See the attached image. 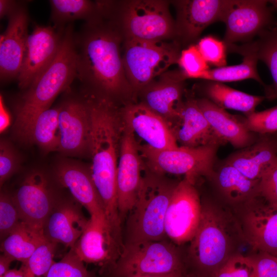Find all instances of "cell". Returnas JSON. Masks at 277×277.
Masks as SVG:
<instances>
[{"instance_id":"obj_1","label":"cell","mask_w":277,"mask_h":277,"mask_svg":"<svg viewBox=\"0 0 277 277\" xmlns=\"http://www.w3.org/2000/svg\"><path fill=\"white\" fill-rule=\"evenodd\" d=\"M113 18L110 13L87 22L74 35L76 77L87 90L112 100L133 91L120 53L122 35Z\"/></svg>"},{"instance_id":"obj_2","label":"cell","mask_w":277,"mask_h":277,"mask_svg":"<svg viewBox=\"0 0 277 277\" xmlns=\"http://www.w3.org/2000/svg\"><path fill=\"white\" fill-rule=\"evenodd\" d=\"M84 96L91 118L90 172L111 230L120 238L122 221L117 202L116 175L124 127L121 110L113 100L106 96L87 91Z\"/></svg>"},{"instance_id":"obj_3","label":"cell","mask_w":277,"mask_h":277,"mask_svg":"<svg viewBox=\"0 0 277 277\" xmlns=\"http://www.w3.org/2000/svg\"><path fill=\"white\" fill-rule=\"evenodd\" d=\"M202 202L197 230L190 242L185 269L202 277H213L236 250L239 240H244L238 220L217 203Z\"/></svg>"},{"instance_id":"obj_4","label":"cell","mask_w":277,"mask_h":277,"mask_svg":"<svg viewBox=\"0 0 277 277\" xmlns=\"http://www.w3.org/2000/svg\"><path fill=\"white\" fill-rule=\"evenodd\" d=\"M74 33L71 24L65 28L59 52L52 64L20 96L13 125L16 136L24 143L31 124L50 108L56 97L68 89L77 75Z\"/></svg>"},{"instance_id":"obj_5","label":"cell","mask_w":277,"mask_h":277,"mask_svg":"<svg viewBox=\"0 0 277 277\" xmlns=\"http://www.w3.org/2000/svg\"><path fill=\"white\" fill-rule=\"evenodd\" d=\"M164 175L148 170L142 176L135 204L128 214L124 246L168 239L165 216L179 182Z\"/></svg>"},{"instance_id":"obj_6","label":"cell","mask_w":277,"mask_h":277,"mask_svg":"<svg viewBox=\"0 0 277 277\" xmlns=\"http://www.w3.org/2000/svg\"><path fill=\"white\" fill-rule=\"evenodd\" d=\"M185 259L179 246L168 239L124 246L112 267V277L164 274L183 271Z\"/></svg>"},{"instance_id":"obj_7","label":"cell","mask_w":277,"mask_h":277,"mask_svg":"<svg viewBox=\"0 0 277 277\" xmlns=\"http://www.w3.org/2000/svg\"><path fill=\"white\" fill-rule=\"evenodd\" d=\"M181 52L176 43L125 39L122 59L133 91H141L177 64Z\"/></svg>"},{"instance_id":"obj_8","label":"cell","mask_w":277,"mask_h":277,"mask_svg":"<svg viewBox=\"0 0 277 277\" xmlns=\"http://www.w3.org/2000/svg\"><path fill=\"white\" fill-rule=\"evenodd\" d=\"M219 146L205 145L196 147L178 146L161 151L139 149L148 170L161 174L184 175L195 184L196 179L212 175Z\"/></svg>"},{"instance_id":"obj_9","label":"cell","mask_w":277,"mask_h":277,"mask_svg":"<svg viewBox=\"0 0 277 277\" xmlns=\"http://www.w3.org/2000/svg\"><path fill=\"white\" fill-rule=\"evenodd\" d=\"M121 25L125 39L165 41L175 36V23L166 1L126 2L121 15Z\"/></svg>"},{"instance_id":"obj_10","label":"cell","mask_w":277,"mask_h":277,"mask_svg":"<svg viewBox=\"0 0 277 277\" xmlns=\"http://www.w3.org/2000/svg\"><path fill=\"white\" fill-rule=\"evenodd\" d=\"M201 213L202 202L195 184L184 177L175 187L166 211L167 239L179 246L190 242L198 227Z\"/></svg>"},{"instance_id":"obj_11","label":"cell","mask_w":277,"mask_h":277,"mask_svg":"<svg viewBox=\"0 0 277 277\" xmlns=\"http://www.w3.org/2000/svg\"><path fill=\"white\" fill-rule=\"evenodd\" d=\"M58 151L71 156L89 155L91 118L84 96H70L59 105Z\"/></svg>"},{"instance_id":"obj_12","label":"cell","mask_w":277,"mask_h":277,"mask_svg":"<svg viewBox=\"0 0 277 277\" xmlns=\"http://www.w3.org/2000/svg\"><path fill=\"white\" fill-rule=\"evenodd\" d=\"M121 114L138 149L161 151L179 146L167 122L143 103L128 104Z\"/></svg>"},{"instance_id":"obj_13","label":"cell","mask_w":277,"mask_h":277,"mask_svg":"<svg viewBox=\"0 0 277 277\" xmlns=\"http://www.w3.org/2000/svg\"><path fill=\"white\" fill-rule=\"evenodd\" d=\"M64 30L51 26L35 25L28 34L21 70L17 78L19 88L27 89L49 67L60 49Z\"/></svg>"},{"instance_id":"obj_14","label":"cell","mask_w":277,"mask_h":277,"mask_svg":"<svg viewBox=\"0 0 277 277\" xmlns=\"http://www.w3.org/2000/svg\"><path fill=\"white\" fill-rule=\"evenodd\" d=\"M265 0H231L222 22L227 48L251 40L271 25V14Z\"/></svg>"},{"instance_id":"obj_15","label":"cell","mask_w":277,"mask_h":277,"mask_svg":"<svg viewBox=\"0 0 277 277\" xmlns=\"http://www.w3.org/2000/svg\"><path fill=\"white\" fill-rule=\"evenodd\" d=\"M245 240L257 252L277 255V207L260 195L239 206Z\"/></svg>"},{"instance_id":"obj_16","label":"cell","mask_w":277,"mask_h":277,"mask_svg":"<svg viewBox=\"0 0 277 277\" xmlns=\"http://www.w3.org/2000/svg\"><path fill=\"white\" fill-rule=\"evenodd\" d=\"M12 195L21 221L43 228L56 203L46 173L30 171Z\"/></svg>"},{"instance_id":"obj_17","label":"cell","mask_w":277,"mask_h":277,"mask_svg":"<svg viewBox=\"0 0 277 277\" xmlns=\"http://www.w3.org/2000/svg\"><path fill=\"white\" fill-rule=\"evenodd\" d=\"M116 175L117 202L122 221L134 207L142 178V157L131 131L123 124Z\"/></svg>"},{"instance_id":"obj_18","label":"cell","mask_w":277,"mask_h":277,"mask_svg":"<svg viewBox=\"0 0 277 277\" xmlns=\"http://www.w3.org/2000/svg\"><path fill=\"white\" fill-rule=\"evenodd\" d=\"M231 0L173 1L177 12L175 36L183 42H191L210 25L222 22Z\"/></svg>"},{"instance_id":"obj_19","label":"cell","mask_w":277,"mask_h":277,"mask_svg":"<svg viewBox=\"0 0 277 277\" xmlns=\"http://www.w3.org/2000/svg\"><path fill=\"white\" fill-rule=\"evenodd\" d=\"M54 174L58 183L69 190L76 202L85 208L91 217L106 219L103 204L89 168L76 161L62 159L55 164Z\"/></svg>"},{"instance_id":"obj_20","label":"cell","mask_w":277,"mask_h":277,"mask_svg":"<svg viewBox=\"0 0 277 277\" xmlns=\"http://www.w3.org/2000/svg\"><path fill=\"white\" fill-rule=\"evenodd\" d=\"M72 249L84 263L101 266L112 264V266L122 251L107 220L95 217L89 219L85 230Z\"/></svg>"},{"instance_id":"obj_21","label":"cell","mask_w":277,"mask_h":277,"mask_svg":"<svg viewBox=\"0 0 277 277\" xmlns=\"http://www.w3.org/2000/svg\"><path fill=\"white\" fill-rule=\"evenodd\" d=\"M8 19L7 27L0 36V77L4 82L17 78L21 70L28 36L26 5Z\"/></svg>"},{"instance_id":"obj_22","label":"cell","mask_w":277,"mask_h":277,"mask_svg":"<svg viewBox=\"0 0 277 277\" xmlns=\"http://www.w3.org/2000/svg\"><path fill=\"white\" fill-rule=\"evenodd\" d=\"M170 127L176 142L181 146L221 147L227 144L214 131L200 109L196 98L193 97L183 100L179 115Z\"/></svg>"},{"instance_id":"obj_23","label":"cell","mask_w":277,"mask_h":277,"mask_svg":"<svg viewBox=\"0 0 277 277\" xmlns=\"http://www.w3.org/2000/svg\"><path fill=\"white\" fill-rule=\"evenodd\" d=\"M185 80L181 71L166 72L141 91L142 103L163 117L169 126L176 119L183 103Z\"/></svg>"},{"instance_id":"obj_24","label":"cell","mask_w":277,"mask_h":277,"mask_svg":"<svg viewBox=\"0 0 277 277\" xmlns=\"http://www.w3.org/2000/svg\"><path fill=\"white\" fill-rule=\"evenodd\" d=\"M81 206L77 202L71 201L56 203L44 226L46 239L70 249L73 248L89 220L84 215Z\"/></svg>"},{"instance_id":"obj_25","label":"cell","mask_w":277,"mask_h":277,"mask_svg":"<svg viewBox=\"0 0 277 277\" xmlns=\"http://www.w3.org/2000/svg\"><path fill=\"white\" fill-rule=\"evenodd\" d=\"M226 203L237 207L260 195L259 180L248 179L238 169L223 161H217L208 179Z\"/></svg>"},{"instance_id":"obj_26","label":"cell","mask_w":277,"mask_h":277,"mask_svg":"<svg viewBox=\"0 0 277 277\" xmlns=\"http://www.w3.org/2000/svg\"><path fill=\"white\" fill-rule=\"evenodd\" d=\"M197 105L215 133L226 143L240 149L254 143L259 134L249 131L242 116L228 113L209 100L196 98Z\"/></svg>"},{"instance_id":"obj_27","label":"cell","mask_w":277,"mask_h":277,"mask_svg":"<svg viewBox=\"0 0 277 277\" xmlns=\"http://www.w3.org/2000/svg\"><path fill=\"white\" fill-rule=\"evenodd\" d=\"M277 160V140L259 134L249 146L229 154L223 161L252 180H259L264 172Z\"/></svg>"},{"instance_id":"obj_28","label":"cell","mask_w":277,"mask_h":277,"mask_svg":"<svg viewBox=\"0 0 277 277\" xmlns=\"http://www.w3.org/2000/svg\"><path fill=\"white\" fill-rule=\"evenodd\" d=\"M201 88L203 97L224 109L241 111L245 115L254 112L265 98V96L251 95L217 82L205 81Z\"/></svg>"},{"instance_id":"obj_29","label":"cell","mask_w":277,"mask_h":277,"mask_svg":"<svg viewBox=\"0 0 277 277\" xmlns=\"http://www.w3.org/2000/svg\"><path fill=\"white\" fill-rule=\"evenodd\" d=\"M47 240L43 228L21 221L2 241L1 251L24 264Z\"/></svg>"},{"instance_id":"obj_30","label":"cell","mask_w":277,"mask_h":277,"mask_svg":"<svg viewBox=\"0 0 277 277\" xmlns=\"http://www.w3.org/2000/svg\"><path fill=\"white\" fill-rule=\"evenodd\" d=\"M51 20L55 28L64 30L65 25L75 21H92L105 12V1L51 0Z\"/></svg>"},{"instance_id":"obj_31","label":"cell","mask_w":277,"mask_h":277,"mask_svg":"<svg viewBox=\"0 0 277 277\" xmlns=\"http://www.w3.org/2000/svg\"><path fill=\"white\" fill-rule=\"evenodd\" d=\"M58 113L59 106L40 113L31 124L24 143L36 145L45 154L57 151Z\"/></svg>"},{"instance_id":"obj_32","label":"cell","mask_w":277,"mask_h":277,"mask_svg":"<svg viewBox=\"0 0 277 277\" xmlns=\"http://www.w3.org/2000/svg\"><path fill=\"white\" fill-rule=\"evenodd\" d=\"M228 48L231 51L242 55V62L235 65L209 69L198 79L223 83L252 79L263 85L258 74L256 66L259 60L255 54L241 49L237 45H233Z\"/></svg>"},{"instance_id":"obj_33","label":"cell","mask_w":277,"mask_h":277,"mask_svg":"<svg viewBox=\"0 0 277 277\" xmlns=\"http://www.w3.org/2000/svg\"><path fill=\"white\" fill-rule=\"evenodd\" d=\"M239 47L255 54L258 60L268 67L273 84L269 88L267 96L277 97V24H271L258 35L255 41L244 43Z\"/></svg>"},{"instance_id":"obj_34","label":"cell","mask_w":277,"mask_h":277,"mask_svg":"<svg viewBox=\"0 0 277 277\" xmlns=\"http://www.w3.org/2000/svg\"><path fill=\"white\" fill-rule=\"evenodd\" d=\"M56 244L47 240L22 264L25 277H47L52 265Z\"/></svg>"},{"instance_id":"obj_35","label":"cell","mask_w":277,"mask_h":277,"mask_svg":"<svg viewBox=\"0 0 277 277\" xmlns=\"http://www.w3.org/2000/svg\"><path fill=\"white\" fill-rule=\"evenodd\" d=\"M242 118L250 132L258 134L275 132L277 131V105L262 111L245 114Z\"/></svg>"},{"instance_id":"obj_36","label":"cell","mask_w":277,"mask_h":277,"mask_svg":"<svg viewBox=\"0 0 277 277\" xmlns=\"http://www.w3.org/2000/svg\"><path fill=\"white\" fill-rule=\"evenodd\" d=\"M84 263L71 248L60 261L54 262L47 277H91Z\"/></svg>"},{"instance_id":"obj_37","label":"cell","mask_w":277,"mask_h":277,"mask_svg":"<svg viewBox=\"0 0 277 277\" xmlns=\"http://www.w3.org/2000/svg\"><path fill=\"white\" fill-rule=\"evenodd\" d=\"M177 64L186 79L195 78L209 69L196 45H191L181 51Z\"/></svg>"},{"instance_id":"obj_38","label":"cell","mask_w":277,"mask_h":277,"mask_svg":"<svg viewBox=\"0 0 277 277\" xmlns=\"http://www.w3.org/2000/svg\"><path fill=\"white\" fill-rule=\"evenodd\" d=\"M22 158L14 146L8 140L0 142V184H3L21 168Z\"/></svg>"},{"instance_id":"obj_39","label":"cell","mask_w":277,"mask_h":277,"mask_svg":"<svg viewBox=\"0 0 277 277\" xmlns=\"http://www.w3.org/2000/svg\"><path fill=\"white\" fill-rule=\"evenodd\" d=\"M21 222L12 195L6 191L0 194V235L2 241Z\"/></svg>"},{"instance_id":"obj_40","label":"cell","mask_w":277,"mask_h":277,"mask_svg":"<svg viewBox=\"0 0 277 277\" xmlns=\"http://www.w3.org/2000/svg\"><path fill=\"white\" fill-rule=\"evenodd\" d=\"M196 46L208 65L216 68L226 66L227 48L223 41L208 35L201 38Z\"/></svg>"},{"instance_id":"obj_41","label":"cell","mask_w":277,"mask_h":277,"mask_svg":"<svg viewBox=\"0 0 277 277\" xmlns=\"http://www.w3.org/2000/svg\"><path fill=\"white\" fill-rule=\"evenodd\" d=\"M213 277H254V265L250 255L240 253L231 257Z\"/></svg>"},{"instance_id":"obj_42","label":"cell","mask_w":277,"mask_h":277,"mask_svg":"<svg viewBox=\"0 0 277 277\" xmlns=\"http://www.w3.org/2000/svg\"><path fill=\"white\" fill-rule=\"evenodd\" d=\"M259 192L268 203L277 207V160L264 172L260 179Z\"/></svg>"},{"instance_id":"obj_43","label":"cell","mask_w":277,"mask_h":277,"mask_svg":"<svg viewBox=\"0 0 277 277\" xmlns=\"http://www.w3.org/2000/svg\"><path fill=\"white\" fill-rule=\"evenodd\" d=\"M254 265V277H277V258L265 252L250 255Z\"/></svg>"},{"instance_id":"obj_44","label":"cell","mask_w":277,"mask_h":277,"mask_svg":"<svg viewBox=\"0 0 277 277\" xmlns=\"http://www.w3.org/2000/svg\"><path fill=\"white\" fill-rule=\"evenodd\" d=\"M24 2L12 0H0V17L9 18L25 5Z\"/></svg>"},{"instance_id":"obj_45","label":"cell","mask_w":277,"mask_h":277,"mask_svg":"<svg viewBox=\"0 0 277 277\" xmlns=\"http://www.w3.org/2000/svg\"><path fill=\"white\" fill-rule=\"evenodd\" d=\"M11 121V116L9 112L4 103L3 97L0 96V131L2 133L9 126Z\"/></svg>"},{"instance_id":"obj_46","label":"cell","mask_w":277,"mask_h":277,"mask_svg":"<svg viewBox=\"0 0 277 277\" xmlns=\"http://www.w3.org/2000/svg\"><path fill=\"white\" fill-rule=\"evenodd\" d=\"M15 261L11 256L2 253L0 255V277H4L6 273L10 270V266L11 263Z\"/></svg>"},{"instance_id":"obj_47","label":"cell","mask_w":277,"mask_h":277,"mask_svg":"<svg viewBox=\"0 0 277 277\" xmlns=\"http://www.w3.org/2000/svg\"><path fill=\"white\" fill-rule=\"evenodd\" d=\"M184 270L175 271L164 274L143 275L133 277H181Z\"/></svg>"},{"instance_id":"obj_48","label":"cell","mask_w":277,"mask_h":277,"mask_svg":"<svg viewBox=\"0 0 277 277\" xmlns=\"http://www.w3.org/2000/svg\"><path fill=\"white\" fill-rule=\"evenodd\" d=\"M4 277H25L22 266L19 269H12L6 273Z\"/></svg>"},{"instance_id":"obj_49","label":"cell","mask_w":277,"mask_h":277,"mask_svg":"<svg viewBox=\"0 0 277 277\" xmlns=\"http://www.w3.org/2000/svg\"><path fill=\"white\" fill-rule=\"evenodd\" d=\"M181 277H202L197 274L188 270L186 269H184Z\"/></svg>"},{"instance_id":"obj_50","label":"cell","mask_w":277,"mask_h":277,"mask_svg":"<svg viewBox=\"0 0 277 277\" xmlns=\"http://www.w3.org/2000/svg\"><path fill=\"white\" fill-rule=\"evenodd\" d=\"M268 2L271 4L274 9L277 10V0L269 1Z\"/></svg>"},{"instance_id":"obj_51","label":"cell","mask_w":277,"mask_h":277,"mask_svg":"<svg viewBox=\"0 0 277 277\" xmlns=\"http://www.w3.org/2000/svg\"><path fill=\"white\" fill-rule=\"evenodd\" d=\"M276 258H277V255H276Z\"/></svg>"}]
</instances>
